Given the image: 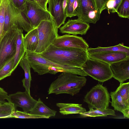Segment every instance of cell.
Returning a JSON list of instances; mask_svg holds the SVG:
<instances>
[{
    "instance_id": "cell-20",
    "label": "cell",
    "mask_w": 129,
    "mask_h": 129,
    "mask_svg": "<svg viewBox=\"0 0 129 129\" xmlns=\"http://www.w3.org/2000/svg\"><path fill=\"white\" fill-rule=\"evenodd\" d=\"M56 113V111L51 109L46 105L40 98L38 99L35 106L29 113L32 114L49 117L54 116Z\"/></svg>"
},
{
    "instance_id": "cell-37",
    "label": "cell",
    "mask_w": 129,
    "mask_h": 129,
    "mask_svg": "<svg viewBox=\"0 0 129 129\" xmlns=\"http://www.w3.org/2000/svg\"><path fill=\"white\" fill-rule=\"evenodd\" d=\"M49 0H35V2L44 10H47V5Z\"/></svg>"
},
{
    "instance_id": "cell-11",
    "label": "cell",
    "mask_w": 129,
    "mask_h": 129,
    "mask_svg": "<svg viewBox=\"0 0 129 129\" xmlns=\"http://www.w3.org/2000/svg\"><path fill=\"white\" fill-rule=\"evenodd\" d=\"M16 107L22 108L23 111L29 113L37 102V101L33 98L30 94L26 91H18L9 95L8 101Z\"/></svg>"
},
{
    "instance_id": "cell-14",
    "label": "cell",
    "mask_w": 129,
    "mask_h": 129,
    "mask_svg": "<svg viewBox=\"0 0 129 129\" xmlns=\"http://www.w3.org/2000/svg\"><path fill=\"white\" fill-rule=\"evenodd\" d=\"M88 57L111 64L129 58V54L119 51H107L88 53Z\"/></svg>"
},
{
    "instance_id": "cell-7",
    "label": "cell",
    "mask_w": 129,
    "mask_h": 129,
    "mask_svg": "<svg viewBox=\"0 0 129 129\" xmlns=\"http://www.w3.org/2000/svg\"><path fill=\"white\" fill-rule=\"evenodd\" d=\"M22 12L30 22L33 28L36 27L42 20H48L51 15L49 12L35 2L25 0Z\"/></svg>"
},
{
    "instance_id": "cell-18",
    "label": "cell",
    "mask_w": 129,
    "mask_h": 129,
    "mask_svg": "<svg viewBox=\"0 0 129 129\" xmlns=\"http://www.w3.org/2000/svg\"><path fill=\"white\" fill-rule=\"evenodd\" d=\"M24 41L26 51L35 52L39 42L38 32L36 27L33 28L25 35Z\"/></svg>"
},
{
    "instance_id": "cell-10",
    "label": "cell",
    "mask_w": 129,
    "mask_h": 129,
    "mask_svg": "<svg viewBox=\"0 0 129 129\" xmlns=\"http://www.w3.org/2000/svg\"><path fill=\"white\" fill-rule=\"evenodd\" d=\"M52 44L58 48H76L87 51L89 47L87 43L82 37L68 34L58 36Z\"/></svg>"
},
{
    "instance_id": "cell-1",
    "label": "cell",
    "mask_w": 129,
    "mask_h": 129,
    "mask_svg": "<svg viewBox=\"0 0 129 129\" xmlns=\"http://www.w3.org/2000/svg\"><path fill=\"white\" fill-rule=\"evenodd\" d=\"M39 54L57 64L82 69L88 57L87 51L83 49L73 48H58L52 44Z\"/></svg>"
},
{
    "instance_id": "cell-2",
    "label": "cell",
    "mask_w": 129,
    "mask_h": 129,
    "mask_svg": "<svg viewBox=\"0 0 129 129\" xmlns=\"http://www.w3.org/2000/svg\"><path fill=\"white\" fill-rule=\"evenodd\" d=\"M61 73L51 84L48 94L65 93L73 96L78 93L86 84L87 79L85 76L66 72Z\"/></svg>"
},
{
    "instance_id": "cell-21",
    "label": "cell",
    "mask_w": 129,
    "mask_h": 129,
    "mask_svg": "<svg viewBox=\"0 0 129 129\" xmlns=\"http://www.w3.org/2000/svg\"><path fill=\"white\" fill-rule=\"evenodd\" d=\"M28 62L34 72L37 73L39 75H41L47 73L55 75L59 72H65L63 69L54 67L47 66L37 62Z\"/></svg>"
},
{
    "instance_id": "cell-30",
    "label": "cell",
    "mask_w": 129,
    "mask_h": 129,
    "mask_svg": "<svg viewBox=\"0 0 129 129\" xmlns=\"http://www.w3.org/2000/svg\"><path fill=\"white\" fill-rule=\"evenodd\" d=\"M122 0H109L107 2L105 9L107 10L109 13H116L117 9Z\"/></svg>"
},
{
    "instance_id": "cell-38",
    "label": "cell",
    "mask_w": 129,
    "mask_h": 129,
    "mask_svg": "<svg viewBox=\"0 0 129 129\" xmlns=\"http://www.w3.org/2000/svg\"><path fill=\"white\" fill-rule=\"evenodd\" d=\"M67 5V0H63L62 3V6L63 9L65 12V10Z\"/></svg>"
},
{
    "instance_id": "cell-36",
    "label": "cell",
    "mask_w": 129,
    "mask_h": 129,
    "mask_svg": "<svg viewBox=\"0 0 129 129\" xmlns=\"http://www.w3.org/2000/svg\"><path fill=\"white\" fill-rule=\"evenodd\" d=\"M14 111H5L0 112V118H13Z\"/></svg>"
},
{
    "instance_id": "cell-16",
    "label": "cell",
    "mask_w": 129,
    "mask_h": 129,
    "mask_svg": "<svg viewBox=\"0 0 129 129\" xmlns=\"http://www.w3.org/2000/svg\"><path fill=\"white\" fill-rule=\"evenodd\" d=\"M112 99L111 105L114 109L122 113L124 118H129V106L126 105L124 102L118 91L111 92L110 94Z\"/></svg>"
},
{
    "instance_id": "cell-31",
    "label": "cell",
    "mask_w": 129,
    "mask_h": 129,
    "mask_svg": "<svg viewBox=\"0 0 129 129\" xmlns=\"http://www.w3.org/2000/svg\"><path fill=\"white\" fill-rule=\"evenodd\" d=\"M75 0H67V5L65 12L67 17L71 18L74 17L73 6Z\"/></svg>"
},
{
    "instance_id": "cell-5",
    "label": "cell",
    "mask_w": 129,
    "mask_h": 129,
    "mask_svg": "<svg viewBox=\"0 0 129 129\" xmlns=\"http://www.w3.org/2000/svg\"><path fill=\"white\" fill-rule=\"evenodd\" d=\"M110 98L107 88L99 83L87 92L83 100L88 104L89 109L104 110L108 108Z\"/></svg>"
},
{
    "instance_id": "cell-12",
    "label": "cell",
    "mask_w": 129,
    "mask_h": 129,
    "mask_svg": "<svg viewBox=\"0 0 129 129\" xmlns=\"http://www.w3.org/2000/svg\"><path fill=\"white\" fill-rule=\"evenodd\" d=\"M89 27V24L77 19H69L59 28L60 32L62 34L82 35L86 34Z\"/></svg>"
},
{
    "instance_id": "cell-3",
    "label": "cell",
    "mask_w": 129,
    "mask_h": 129,
    "mask_svg": "<svg viewBox=\"0 0 129 129\" xmlns=\"http://www.w3.org/2000/svg\"><path fill=\"white\" fill-rule=\"evenodd\" d=\"M36 28L39 42L35 52L40 54L52 44L59 36L58 28L51 15L49 19L42 21Z\"/></svg>"
},
{
    "instance_id": "cell-13",
    "label": "cell",
    "mask_w": 129,
    "mask_h": 129,
    "mask_svg": "<svg viewBox=\"0 0 129 129\" xmlns=\"http://www.w3.org/2000/svg\"><path fill=\"white\" fill-rule=\"evenodd\" d=\"M63 0H49L47 11L52 16L58 28L65 23L67 18L63 8Z\"/></svg>"
},
{
    "instance_id": "cell-15",
    "label": "cell",
    "mask_w": 129,
    "mask_h": 129,
    "mask_svg": "<svg viewBox=\"0 0 129 129\" xmlns=\"http://www.w3.org/2000/svg\"><path fill=\"white\" fill-rule=\"evenodd\" d=\"M110 67L113 77L120 83L129 78V58L112 63Z\"/></svg>"
},
{
    "instance_id": "cell-35",
    "label": "cell",
    "mask_w": 129,
    "mask_h": 129,
    "mask_svg": "<svg viewBox=\"0 0 129 129\" xmlns=\"http://www.w3.org/2000/svg\"><path fill=\"white\" fill-rule=\"evenodd\" d=\"M9 95L3 88L0 87V102L4 103L8 101Z\"/></svg>"
},
{
    "instance_id": "cell-32",
    "label": "cell",
    "mask_w": 129,
    "mask_h": 129,
    "mask_svg": "<svg viewBox=\"0 0 129 129\" xmlns=\"http://www.w3.org/2000/svg\"><path fill=\"white\" fill-rule=\"evenodd\" d=\"M16 107L10 102L7 101L0 105V112L5 111H15Z\"/></svg>"
},
{
    "instance_id": "cell-28",
    "label": "cell",
    "mask_w": 129,
    "mask_h": 129,
    "mask_svg": "<svg viewBox=\"0 0 129 129\" xmlns=\"http://www.w3.org/2000/svg\"><path fill=\"white\" fill-rule=\"evenodd\" d=\"M7 5L6 2L0 1V42L5 32L4 31L5 13Z\"/></svg>"
},
{
    "instance_id": "cell-39",
    "label": "cell",
    "mask_w": 129,
    "mask_h": 129,
    "mask_svg": "<svg viewBox=\"0 0 129 129\" xmlns=\"http://www.w3.org/2000/svg\"><path fill=\"white\" fill-rule=\"evenodd\" d=\"M2 103H2L1 102H0V105H1Z\"/></svg>"
},
{
    "instance_id": "cell-23",
    "label": "cell",
    "mask_w": 129,
    "mask_h": 129,
    "mask_svg": "<svg viewBox=\"0 0 129 129\" xmlns=\"http://www.w3.org/2000/svg\"><path fill=\"white\" fill-rule=\"evenodd\" d=\"M107 51L121 52L129 54V47L120 43L118 45L109 47H98L95 48H88L87 50V52L88 53Z\"/></svg>"
},
{
    "instance_id": "cell-24",
    "label": "cell",
    "mask_w": 129,
    "mask_h": 129,
    "mask_svg": "<svg viewBox=\"0 0 129 129\" xmlns=\"http://www.w3.org/2000/svg\"><path fill=\"white\" fill-rule=\"evenodd\" d=\"M88 112L79 113L80 116L83 117H95L98 116L106 117L108 115L116 116L115 112L113 110L107 108L104 110L89 109Z\"/></svg>"
},
{
    "instance_id": "cell-26",
    "label": "cell",
    "mask_w": 129,
    "mask_h": 129,
    "mask_svg": "<svg viewBox=\"0 0 129 129\" xmlns=\"http://www.w3.org/2000/svg\"><path fill=\"white\" fill-rule=\"evenodd\" d=\"M117 89L125 104L129 106V82L120 83Z\"/></svg>"
},
{
    "instance_id": "cell-22",
    "label": "cell",
    "mask_w": 129,
    "mask_h": 129,
    "mask_svg": "<svg viewBox=\"0 0 129 129\" xmlns=\"http://www.w3.org/2000/svg\"><path fill=\"white\" fill-rule=\"evenodd\" d=\"M20 66L24 70V78L22 80L23 86L25 91L30 93V88L31 78L30 73L31 66L26 58L24 56L20 60L19 63Z\"/></svg>"
},
{
    "instance_id": "cell-25",
    "label": "cell",
    "mask_w": 129,
    "mask_h": 129,
    "mask_svg": "<svg viewBox=\"0 0 129 129\" xmlns=\"http://www.w3.org/2000/svg\"><path fill=\"white\" fill-rule=\"evenodd\" d=\"M14 57L10 59L0 69V80L10 76L14 71L13 69Z\"/></svg>"
},
{
    "instance_id": "cell-29",
    "label": "cell",
    "mask_w": 129,
    "mask_h": 129,
    "mask_svg": "<svg viewBox=\"0 0 129 129\" xmlns=\"http://www.w3.org/2000/svg\"><path fill=\"white\" fill-rule=\"evenodd\" d=\"M13 118H49L47 116L32 114L25 112L15 110L13 114Z\"/></svg>"
},
{
    "instance_id": "cell-33",
    "label": "cell",
    "mask_w": 129,
    "mask_h": 129,
    "mask_svg": "<svg viewBox=\"0 0 129 129\" xmlns=\"http://www.w3.org/2000/svg\"><path fill=\"white\" fill-rule=\"evenodd\" d=\"M12 4L15 10L22 12L24 8L25 0H11Z\"/></svg>"
},
{
    "instance_id": "cell-9",
    "label": "cell",
    "mask_w": 129,
    "mask_h": 129,
    "mask_svg": "<svg viewBox=\"0 0 129 129\" xmlns=\"http://www.w3.org/2000/svg\"><path fill=\"white\" fill-rule=\"evenodd\" d=\"M81 13L78 19L88 24L95 23L101 14L94 0H80Z\"/></svg>"
},
{
    "instance_id": "cell-4",
    "label": "cell",
    "mask_w": 129,
    "mask_h": 129,
    "mask_svg": "<svg viewBox=\"0 0 129 129\" xmlns=\"http://www.w3.org/2000/svg\"><path fill=\"white\" fill-rule=\"evenodd\" d=\"M82 69L87 75L101 82L107 81L113 77L110 64L88 57Z\"/></svg>"
},
{
    "instance_id": "cell-17",
    "label": "cell",
    "mask_w": 129,
    "mask_h": 129,
    "mask_svg": "<svg viewBox=\"0 0 129 129\" xmlns=\"http://www.w3.org/2000/svg\"><path fill=\"white\" fill-rule=\"evenodd\" d=\"M23 32L22 31H19L16 38L15 53L14 57L13 67L14 71L17 68L21 59L24 56L26 52Z\"/></svg>"
},
{
    "instance_id": "cell-8",
    "label": "cell",
    "mask_w": 129,
    "mask_h": 129,
    "mask_svg": "<svg viewBox=\"0 0 129 129\" xmlns=\"http://www.w3.org/2000/svg\"><path fill=\"white\" fill-rule=\"evenodd\" d=\"M24 57L28 62H32L63 69L65 72L72 73L81 76H87L82 69L79 67L58 64L52 62L35 52L26 51Z\"/></svg>"
},
{
    "instance_id": "cell-27",
    "label": "cell",
    "mask_w": 129,
    "mask_h": 129,
    "mask_svg": "<svg viewBox=\"0 0 129 129\" xmlns=\"http://www.w3.org/2000/svg\"><path fill=\"white\" fill-rule=\"evenodd\" d=\"M116 13L119 17L129 19V0H122Z\"/></svg>"
},
{
    "instance_id": "cell-19",
    "label": "cell",
    "mask_w": 129,
    "mask_h": 129,
    "mask_svg": "<svg viewBox=\"0 0 129 129\" xmlns=\"http://www.w3.org/2000/svg\"><path fill=\"white\" fill-rule=\"evenodd\" d=\"M57 106L59 108V112L63 115L80 113L86 112L82 104L69 103H57Z\"/></svg>"
},
{
    "instance_id": "cell-34",
    "label": "cell",
    "mask_w": 129,
    "mask_h": 129,
    "mask_svg": "<svg viewBox=\"0 0 129 129\" xmlns=\"http://www.w3.org/2000/svg\"><path fill=\"white\" fill-rule=\"evenodd\" d=\"M109 0H94L96 7L101 14L105 9L106 4Z\"/></svg>"
},
{
    "instance_id": "cell-6",
    "label": "cell",
    "mask_w": 129,
    "mask_h": 129,
    "mask_svg": "<svg viewBox=\"0 0 129 129\" xmlns=\"http://www.w3.org/2000/svg\"><path fill=\"white\" fill-rule=\"evenodd\" d=\"M19 31L23 30L11 28L4 33L0 42V69L14 57L16 41Z\"/></svg>"
}]
</instances>
